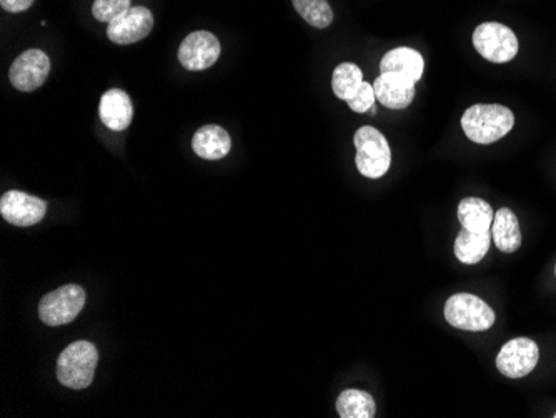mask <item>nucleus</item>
Listing matches in <instances>:
<instances>
[{
    "label": "nucleus",
    "instance_id": "nucleus-1",
    "mask_svg": "<svg viewBox=\"0 0 556 418\" xmlns=\"http://www.w3.org/2000/svg\"><path fill=\"white\" fill-rule=\"evenodd\" d=\"M513 125L515 115L505 105H472L462 117L463 132L475 144H495L513 129Z\"/></svg>",
    "mask_w": 556,
    "mask_h": 418
},
{
    "label": "nucleus",
    "instance_id": "nucleus-2",
    "mask_svg": "<svg viewBox=\"0 0 556 418\" xmlns=\"http://www.w3.org/2000/svg\"><path fill=\"white\" fill-rule=\"evenodd\" d=\"M99 350L87 340L70 344L57 360V379L67 389L84 390L94 382Z\"/></svg>",
    "mask_w": 556,
    "mask_h": 418
},
{
    "label": "nucleus",
    "instance_id": "nucleus-3",
    "mask_svg": "<svg viewBox=\"0 0 556 418\" xmlns=\"http://www.w3.org/2000/svg\"><path fill=\"white\" fill-rule=\"evenodd\" d=\"M357 149V169L367 179H380L387 174L392 165V150L385 135L375 127L363 125L353 135Z\"/></svg>",
    "mask_w": 556,
    "mask_h": 418
},
{
    "label": "nucleus",
    "instance_id": "nucleus-4",
    "mask_svg": "<svg viewBox=\"0 0 556 418\" xmlns=\"http://www.w3.org/2000/svg\"><path fill=\"white\" fill-rule=\"evenodd\" d=\"M445 319L458 330L485 332L495 324V312L477 295L457 294L445 304Z\"/></svg>",
    "mask_w": 556,
    "mask_h": 418
},
{
    "label": "nucleus",
    "instance_id": "nucleus-5",
    "mask_svg": "<svg viewBox=\"0 0 556 418\" xmlns=\"http://www.w3.org/2000/svg\"><path fill=\"white\" fill-rule=\"evenodd\" d=\"M473 45L483 59L493 64H505L518 54V39L507 25L498 22H485L473 32Z\"/></svg>",
    "mask_w": 556,
    "mask_h": 418
},
{
    "label": "nucleus",
    "instance_id": "nucleus-6",
    "mask_svg": "<svg viewBox=\"0 0 556 418\" xmlns=\"http://www.w3.org/2000/svg\"><path fill=\"white\" fill-rule=\"evenodd\" d=\"M85 299H87V295L80 285H64L40 300V320L49 327L70 324L84 309Z\"/></svg>",
    "mask_w": 556,
    "mask_h": 418
},
{
    "label": "nucleus",
    "instance_id": "nucleus-7",
    "mask_svg": "<svg viewBox=\"0 0 556 418\" xmlns=\"http://www.w3.org/2000/svg\"><path fill=\"white\" fill-rule=\"evenodd\" d=\"M540 359V349L532 339L518 337L503 345L498 352L497 369L508 379H522L532 374Z\"/></svg>",
    "mask_w": 556,
    "mask_h": 418
},
{
    "label": "nucleus",
    "instance_id": "nucleus-8",
    "mask_svg": "<svg viewBox=\"0 0 556 418\" xmlns=\"http://www.w3.org/2000/svg\"><path fill=\"white\" fill-rule=\"evenodd\" d=\"M50 74L49 55L42 50H25L9 70L10 84L20 92H32L44 85Z\"/></svg>",
    "mask_w": 556,
    "mask_h": 418
},
{
    "label": "nucleus",
    "instance_id": "nucleus-9",
    "mask_svg": "<svg viewBox=\"0 0 556 418\" xmlns=\"http://www.w3.org/2000/svg\"><path fill=\"white\" fill-rule=\"evenodd\" d=\"M220 42L209 30H197L185 37L179 47V62L187 70L210 69L219 60Z\"/></svg>",
    "mask_w": 556,
    "mask_h": 418
},
{
    "label": "nucleus",
    "instance_id": "nucleus-10",
    "mask_svg": "<svg viewBox=\"0 0 556 418\" xmlns=\"http://www.w3.org/2000/svg\"><path fill=\"white\" fill-rule=\"evenodd\" d=\"M45 212L47 202L20 190H9L0 199V214L15 227L39 224L44 219Z\"/></svg>",
    "mask_w": 556,
    "mask_h": 418
},
{
    "label": "nucleus",
    "instance_id": "nucleus-11",
    "mask_svg": "<svg viewBox=\"0 0 556 418\" xmlns=\"http://www.w3.org/2000/svg\"><path fill=\"white\" fill-rule=\"evenodd\" d=\"M154 29V15L144 5H135L112 20L107 35L114 44L129 45L145 39Z\"/></svg>",
    "mask_w": 556,
    "mask_h": 418
},
{
    "label": "nucleus",
    "instance_id": "nucleus-12",
    "mask_svg": "<svg viewBox=\"0 0 556 418\" xmlns=\"http://www.w3.org/2000/svg\"><path fill=\"white\" fill-rule=\"evenodd\" d=\"M373 90L378 102L387 109L402 110L407 109L413 102L415 82L403 75L387 72L373 82Z\"/></svg>",
    "mask_w": 556,
    "mask_h": 418
},
{
    "label": "nucleus",
    "instance_id": "nucleus-13",
    "mask_svg": "<svg viewBox=\"0 0 556 418\" xmlns=\"http://www.w3.org/2000/svg\"><path fill=\"white\" fill-rule=\"evenodd\" d=\"M99 115L107 129L114 132L129 129L134 117V107L127 92L120 89L107 90L100 99Z\"/></svg>",
    "mask_w": 556,
    "mask_h": 418
},
{
    "label": "nucleus",
    "instance_id": "nucleus-14",
    "mask_svg": "<svg viewBox=\"0 0 556 418\" xmlns=\"http://www.w3.org/2000/svg\"><path fill=\"white\" fill-rule=\"evenodd\" d=\"M192 149L200 159L220 160L229 154L232 149V140L227 130L220 125H204L195 132L192 139Z\"/></svg>",
    "mask_w": 556,
    "mask_h": 418
},
{
    "label": "nucleus",
    "instance_id": "nucleus-15",
    "mask_svg": "<svg viewBox=\"0 0 556 418\" xmlns=\"http://www.w3.org/2000/svg\"><path fill=\"white\" fill-rule=\"evenodd\" d=\"M380 70L382 74L392 72V74L403 75L417 84L418 80L422 79L425 60L418 50L398 47L383 55Z\"/></svg>",
    "mask_w": 556,
    "mask_h": 418
},
{
    "label": "nucleus",
    "instance_id": "nucleus-16",
    "mask_svg": "<svg viewBox=\"0 0 556 418\" xmlns=\"http://www.w3.org/2000/svg\"><path fill=\"white\" fill-rule=\"evenodd\" d=\"M492 239L503 254H515L522 247V232L517 215L507 207L498 210L493 217Z\"/></svg>",
    "mask_w": 556,
    "mask_h": 418
},
{
    "label": "nucleus",
    "instance_id": "nucleus-17",
    "mask_svg": "<svg viewBox=\"0 0 556 418\" xmlns=\"http://www.w3.org/2000/svg\"><path fill=\"white\" fill-rule=\"evenodd\" d=\"M493 217L495 214H493L492 205L485 200L477 199V197L463 199L458 205L460 224L463 229L475 232V234L492 232Z\"/></svg>",
    "mask_w": 556,
    "mask_h": 418
},
{
    "label": "nucleus",
    "instance_id": "nucleus-18",
    "mask_svg": "<svg viewBox=\"0 0 556 418\" xmlns=\"http://www.w3.org/2000/svg\"><path fill=\"white\" fill-rule=\"evenodd\" d=\"M492 232H485V234H475L470 230L462 229L455 240V255L457 259L465 265H477L485 259V255L490 250L492 244Z\"/></svg>",
    "mask_w": 556,
    "mask_h": 418
},
{
    "label": "nucleus",
    "instance_id": "nucleus-19",
    "mask_svg": "<svg viewBox=\"0 0 556 418\" xmlns=\"http://www.w3.org/2000/svg\"><path fill=\"white\" fill-rule=\"evenodd\" d=\"M337 412L342 418H372L377 407L372 395L363 390L348 389L338 395Z\"/></svg>",
    "mask_w": 556,
    "mask_h": 418
},
{
    "label": "nucleus",
    "instance_id": "nucleus-20",
    "mask_svg": "<svg viewBox=\"0 0 556 418\" xmlns=\"http://www.w3.org/2000/svg\"><path fill=\"white\" fill-rule=\"evenodd\" d=\"M362 82L363 72L358 65L343 62V64L338 65L337 69L333 70V94L337 95L338 99L345 100V102L357 92Z\"/></svg>",
    "mask_w": 556,
    "mask_h": 418
},
{
    "label": "nucleus",
    "instance_id": "nucleus-21",
    "mask_svg": "<svg viewBox=\"0 0 556 418\" xmlns=\"http://www.w3.org/2000/svg\"><path fill=\"white\" fill-rule=\"evenodd\" d=\"M293 7L315 29H327L333 22V10L327 0H293Z\"/></svg>",
    "mask_w": 556,
    "mask_h": 418
},
{
    "label": "nucleus",
    "instance_id": "nucleus-22",
    "mask_svg": "<svg viewBox=\"0 0 556 418\" xmlns=\"http://www.w3.org/2000/svg\"><path fill=\"white\" fill-rule=\"evenodd\" d=\"M130 9V0H95L92 5V15L99 22L110 24L119 15L124 14L125 10Z\"/></svg>",
    "mask_w": 556,
    "mask_h": 418
},
{
    "label": "nucleus",
    "instance_id": "nucleus-23",
    "mask_svg": "<svg viewBox=\"0 0 556 418\" xmlns=\"http://www.w3.org/2000/svg\"><path fill=\"white\" fill-rule=\"evenodd\" d=\"M375 90H373V85L370 82H365L363 80L362 85L358 87L357 92L347 100L348 107L357 112V114H365L368 110L372 109L373 104H375Z\"/></svg>",
    "mask_w": 556,
    "mask_h": 418
},
{
    "label": "nucleus",
    "instance_id": "nucleus-24",
    "mask_svg": "<svg viewBox=\"0 0 556 418\" xmlns=\"http://www.w3.org/2000/svg\"><path fill=\"white\" fill-rule=\"evenodd\" d=\"M32 4H34V0H0L2 9L7 10L10 14L24 12V10L29 9Z\"/></svg>",
    "mask_w": 556,
    "mask_h": 418
},
{
    "label": "nucleus",
    "instance_id": "nucleus-25",
    "mask_svg": "<svg viewBox=\"0 0 556 418\" xmlns=\"http://www.w3.org/2000/svg\"><path fill=\"white\" fill-rule=\"evenodd\" d=\"M555 274H556V267H555Z\"/></svg>",
    "mask_w": 556,
    "mask_h": 418
},
{
    "label": "nucleus",
    "instance_id": "nucleus-26",
    "mask_svg": "<svg viewBox=\"0 0 556 418\" xmlns=\"http://www.w3.org/2000/svg\"><path fill=\"white\" fill-rule=\"evenodd\" d=\"M555 418H556V414H555Z\"/></svg>",
    "mask_w": 556,
    "mask_h": 418
}]
</instances>
